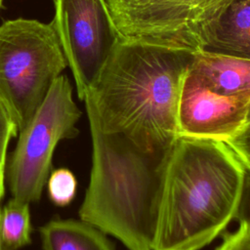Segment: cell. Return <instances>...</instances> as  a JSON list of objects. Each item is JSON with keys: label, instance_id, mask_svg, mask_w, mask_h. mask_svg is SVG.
<instances>
[{"label": "cell", "instance_id": "obj_1", "mask_svg": "<svg viewBox=\"0 0 250 250\" xmlns=\"http://www.w3.org/2000/svg\"><path fill=\"white\" fill-rule=\"evenodd\" d=\"M192 58L188 50L119 36L84 94L87 115L145 150H168L178 138V105Z\"/></svg>", "mask_w": 250, "mask_h": 250}, {"label": "cell", "instance_id": "obj_2", "mask_svg": "<svg viewBox=\"0 0 250 250\" xmlns=\"http://www.w3.org/2000/svg\"><path fill=\"white\" fill-rule=\"evenodd\" d=\"M249 170L226 144L178 137L168 149L150 250H200L240 216Z\"/></svg>", "mask_w": 250, "mask_h": 250}, {"label": "cell", "instance_id": "obj_3", "mask_svg": "<svg viewBox=\"0 0 250 250\" xmlns=\"http://www.w3.org/2000/svg\"><path fill=\"white\" fill-rule=\"evenodd\" d=\"M87 116L92 167L79 219L129 250H150L168 150H145L122 135L102 131Z\"/></svg>", "mask_w": 250, "mask_h": 250}, {"label": "cell", "instance_id": "obj_4", "mask_svg": "<svg viewBox=\"0 0 250 250\" xmlns=\"http://www.w3.org/2000/svg\"><path fill=\"white\" fill-rule=\"evenodd\" d=\"M66 65L52 21L19 18L0 24V101L18 134Z\"/></svg>", "mask_w": 250, "mask_h": 250}, {"label": "cell", "instance_id": "obj_5", "mask_svg": "<svg viewBox=\"0 0 250 250\" xmlns=\"http://www.w3.org/2000/svg\"><path fill=\"white\" fill-rule=\"evenodd\" d=\"M81 115L72 97V86L67 76L61 74L17 136V145L6 165V180L13 197L28 203L40 200L52 172L54 151L61 141L79 134L76 123Z\"/></svg>", "mask_w": 250, "mask_h": 250}, {"label": "cell", "instance_id": "obj_6", "mask_svg": "<svg viewBox=\"0 0 250 250\" xmlns=\"http://www.w3.org/2000/svg\"><path fill=\"white\" fill-rule=\"evenodd\" d=\"M234 0H106L122 38L201 50L210 25Z\"/></svg>", "mask_w": 250, "mask_h": 250}, {"label": "cell", "instance_id": "obj_7", "mask_svg": "<svg viewBox=\"0 0 250 250\" xmlns=\"http://www.w3.org/2000/svg\"><path fill=\"white\" fill-rule=\"evenodd\" d=\"M52 21L73 74L79 100L119 39L106 0H53Z\"/></svg>", "mask_w": 250, "mask_h": 250}, {"label": "cell", "instance_id": "obj_8", "mask_svg": "<svg viewBox=\"0 0 250 250\" xmlns=\"http://www.w3.org/2000/svg\"><path fill=\"white\" fill-rule=\"evenodd\" d=\"M177 134L222 142L250 167V96L215 93L187 72L178 105Z\"/></svg>", "mask_w": 250, "mask_h": 250}, {"label": "cell", "instance_id": "obj_9", "mask_svg": "<svg viewBox=\"0 0 250 250\" xmlns=\"http://www.w3.org/2000/svg\"><path fill=\"white\" fill-rule=\"evenodd\" d=\"M188 73L215 93L250 96V59L197 50Z\"/></svg>", "mask_w": 250, "mask_h": 250}, {"label": "cell", "instance_id": "obj_10", "mask_svg": "<svg viewBox=\"0 0 250 250\" xmlns=\"http://www.w3.org/2000/svg\"><path fill=\"white\" fill-rule=\"evenodd\" d=\"M201 50L250 59V0H234L204 34Z\"/></svg>", "mask_w": 250, "mask_h": 250}, {"label": "cell", "instance_id": "obj_11", "mask_svg": "<svg viewBox=\"0 0 250 250\" xmlns=\"http://www.w3.org/2000/svg\"><path fill=\"white\" fill-rule=\"evenodd\" d=\"M38 230L43 250H115L107 234L80 219H53Z\"/></svg>", "mask_w": 250, "mask_h": 250}, {"label": "cell", "instance_id": "obj_12", "mask_svg": "<svg viewBox=\"0 0 250 250\" xmlns=\"http://www.w3.org/2000/svg\"><path fill=\"white\" fill-rule=\"evenodd\" d=\"M29 204L12 196L0 208V243L4 250H19L31 243Z\"/></svg>", "mask_w": 250, "mask_h": 250}, {"label": "cell", "instance_id": "obj_13", "mask_svg": "<svg viewBox=\"0 0 250 250\" xmlns=\"http://www.w3.org/2000/svg\"><path fill=\"white\" fill-rule=\"evenodd\" d=\"M46 185L50 200L59 207L68 205L76 194L77 180L74 174L66 168L53 170Z\"/></svg>", "mask_w": 250, "mask_h": 250}, {"label": "cell", "instance_id": "obj_14", "mask_svg": "<svg viewBox=\"0 0 250 250\" xmlns=\"http://www.w3.org/2000/svg\"><path fill=\"white\" fill-rule=\"evenodd\" d=\"M235 231L223 234L222 243L215 250H250V224L248 217L239 216Z\"/></svg>", "mask_w": 250, "mask_h": 250}, {"label": "cell", "instance_id": "obj_15", "mask_svg": "<svg viewBox=\"0 0 250 250\" xmlns=\"http://www.w3.org/2000/svg\"><path fill=\"white\" fill-rule=\"evenodd\" d=\"M17 136V126L0 101V170L6 168L8 147L11 140Z\"/></svg>", "mask_w": 250, "mask_h": 250}, {"label": "cell", "instance_id": "obj_16", "mask_svg": "<svg viewBox=\"0 0 250 250\" xmlns=\"http://www.w3.org/2000/svg\"><path fill=\"white\" fill-rule=\"evenodd\" d=\"M6 168H3L0 170V202L5 195V189H6Z\"/></svg>", "mask_w": 250, "mask_h": 250}, {"label": "cell", "instance_id": "obj_17", "mask_svg": "<svg viewBox=\"0 0 250 250\" xmlns=\"http://www.w3.org/2000/svg\"><path fill=\"white\" fill-rule=\"evenodd\" d=\"M2 2H3V0H0V8L2 7Z\"/></svg>", "mask_w": 250, "mask_h": 250}, {"label": "cell", "instance_id": "obj_18", "mask_svg": "<svg viewBox=\"0 0 250 250\" xmlns=\"http://www.w3.org/2000/svg\"><path fill=\"white\" fill-rule=\"evenodd\" d=\"M0 250H4V249L2 248V246H1V243H0Z\"/></svg>", "mask_w": 250, "mask_h": 250}]
</instances>
